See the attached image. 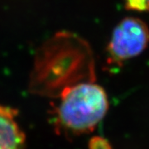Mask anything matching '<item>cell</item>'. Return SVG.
Returning a JSON list of instances; mask_svg holds the SVG:
<instances>
[{"label": "cell", "mask_w": 149, "mask_h": 149, "mask_svg": "<svg viewBox=\"0 0 149 149\" xmlns=\"http://www.w3.org/2000/svg\"><path fill=\"white\" fill-rule=\"evenodd\" d=\"M90 149H112V147L109 141L105 139L96 136L90 140L89 143Z\"/></svg>", "instance_id": "cell-5"}, {"label": "cell", "mask_w": 149, "mask_h": 149, "mask_svg": "<svg viewBox=\"0 0 149 149\" xmlns=\"http://www.w3.org/2000/svg\"><path fill=\"white\" fill-rule=\"evenodd\" d=\"M109 107L106 92L95 80L74 82L60 93L56 125L71 134L90 133L106 115Z\"/></svg>", "instance_id": "cell-1"}, {"label": "cell", "mask_w": 149, "mask_h": 149, "mask_svg": "<svg viewBox=\"0 0 149 149\" xmlns=\"http://www.w3.org/2000/svg\"><path fill=\"white\" fill-rule=\"evenodd\" d=\"M125 8L130 11L148 12L149 0H123Z\"/></svg>", "instance_id": "cell-4"}, {"label": "cell", "mask_w": 149, "mask_h": 149, "mask_svg": "<svg viewBox=\"0 0 149 149\" xmlns=\"http://www.w3.org/2000/svg\"><path fill=\"white\" fill-rule=\"evenodd\" d=\"M149 44V27L142 19L127 17L114 27L107 47V62L111 66L123 64L143 53Z\"/></svg>", "instance_id": "cell-2"}, {"label": "cell", "mask_w": 149, "mask_h": 149, "mask_svg": "<svg viewBox=\"0 0 149 149\" xmlns=\"http://www.w3.org/2000/svg\"><path fill=\"white\" fill-rule=\"evenodd\" d=\"M17 116L15 109L0 104V149H25V134Z\"/></svg>", "instance_id": "cell-3"}]
</instances>
